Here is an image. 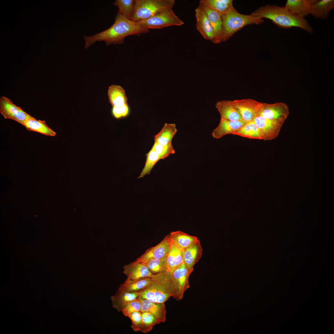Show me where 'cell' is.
I'll return each mask as SVG.
<instances>
[{
    "label": "cell",
    "mask_w": 334,
    "mask_h": 334,
    "mask_svg": "<svg viewBox=\"0 0 334 334\" xmlns=\"http://www.w3.org/2000/svg\"><path fill=\"white\" fill-rule=\"evenodd\" d=\"M139 299L141 301V307L140 311L141 312H147L149 313L156 319L159 323H164L165 321L166 310L164 303H155L146 299Z\"/></svg>",
    "instance_id": "cell-18"
},
{
    "label": "cell",
    "mask_w": 334,
    "mask_h": 334,
    "mask_svg": "<svg viewBox=\"0 0 334 334\" xmlns=\"http://www.w3.org/2000/svg\"><path fill=\"white\" fill-rule=\"evenodd\" d=\"M166 260L168 271L171 272L183 263L182 251L171 244Z\"/></svg>",
    "instance_id": "cell-28"
},
{
    "label": "cell",
    "mask_w": 334,
    "mask_h": 334,
    "mask_svg": "<svg viewBox=\"0 0 334 334\" xmlns=\"http://www.w3.org/2000/svg\"><path fill=\"white\" fill-rule=\"evenodd\" d=\"M159 323L156 319L149 313H142L140 332L144 333H148L152 330L154 326Z\"/></svg>",
    "instance_id": "cell-34"
},
{
    "label": "cell",
    "mask_w": 334,
    "mask_h": 334,
    "mask_svg": "<svg viewBox=\"0 0 334 334\" xmlns=\"http://www.w3.org/2000/svg\"><path fill=\"white\" fill-rule=\"evenodd\" d=\"M123 273L127 279L136 280L146 277H152L153 275L143 263L133 262L123 267Z\"/></svg>",
    "instance_id": "cell-17"
},
{
    "label": "cell",
    "mask_w": 334,
    "mask_h": 334,
    "mask_svg": "<svg viewBox=\"0 0 334 334\" xmlns=\"http://www.w3.org/2000/svg\"><path fill=\"white\" fill-rule=\"evenodd\" d=\"M197 30L205 39L212 41L213 31L206 13L203 6L199 4L195 10Z\"/></svg>",
    "instance_id": "cell-13"
},
{
    "label": "cell",
    "mask_w": 334,
    "mask_h": 334,
    "mask_svg": "<svg viewBox=\"0 0 334 334\" xmlns=\"http://www.w3.org/2000/svg\"><path fill=\"white\" fill-rule=\"evenodd\" d=\"M152 147L158 153L160 159H164L169 155L175 153L172 143L162 145L155 142Z\"/></svg>",
    "instance_id": "cell-35"
},
{
    "label": "cell",
    "mask_w": 334,
    "mask_h": 334,
    "mask_svg": "<svg viewBox=\"0 0 334 334\" xmlns=\"http://www.w3.org/2000/svg\"><path fill=\"white\" fill-rule=\"evenodd\" d=\"M151 281V277H143L133 280L126 279L119 287L130 291L138 292L146 287Z\"/></svg>",
    "instance_id": "cell-30"
},
{
    "label": "cell",
    "mask_w": 334,
    "mask_h": 334,
    "mask_svg": "<svg viewBox=\"0 0 334 334\" xmlns=\"http://www.w3.org/2000/svg\"><path fill=\"white\" fill-rule=\"evenodd\" d=\"M169 235L171 244L182 251L198 240L196 237L181 231L172 232Z\"/></svg>",
    "instance_id": "cell-23"
},
{
    "label": "cell",
    "mask_w": 334,
    "mask_h": 334,
    "mask_svg": "<svg viewBox=\"0 0 334 334\" xmlns=\"http://www.w3.org/2000/svg\"><path fill=\"white\" fill-rule=\"evenodd\" d=\"M289 114L287 105L285 103H262L258 115L283 124Z\"/></svg>",
    "instance_id": "cell-8"
},
{
    "label": "cell",
    "mask_w": 334,
    "mask_h": 334,
    "mask_svg": "<svg viewBox=\"0 0 334 334\" xmlns=\"http://www.w3.org/2000/svg\"><path fill=\"white\" fill-rule=\"evenodd\" d=\"M183 263L186 268L192 272L194 266L200 259L203 249L198 239L182 251Z\"/></svg>",
    "instance_id": "cell-15"
},
{
    "label": "cell",
    "mask_w": 334,
    "mask_h": 334,
    "mask_svg": "<svg viewBox=\"0 0 334 334\" xmlns=\"http://www.w3.org/2000/svg\"><path fill=\"white\" fill-rule=\"evenodd\" d=\"M135 3L134 0H116L113 4L118 8V11L122 14L131 20L134 12Z\"/></svg>",
    "instance_id": "cell-31"
},
{
    "label": "cell",
    "mask_w": 334,
    "mask_h": 334,
    "mask_svg": "<svg viewBox=\"0 0 334 334\" xmlns=\"http://www.w3.org/2000/svg\"><path fill=\"white\" fill-rule=\"evenodd\" d=\"M125 316L129 318L132 322L131 327L135 332L140 331L142 321V313L140 311L129 313Z\"/></svg>",
    "instance_id": "cell-36"
},
{
    "label": "cell",
    "mask_w": 334,
    "mask_h": 334,
    "mask_svg": "<svg viewBox=\"0 0 334 334\" xmlns=\"http://www.w3.org/2000/svg\"><path fill=\"white\" fill-rule=\"evenodd\" d=\"M29 131L37 132L49 136H55L56 132L50 128L44 120H37L33 117L28 119L24 126Z\"/></svg>",
    "instance_id": "cell-26"
},
{
    "label": "cell",
    "mask_w": 334,
    "mask_h": 334,
    "mask_svg": "<svg viewBox=\"0 0 334 334\" xmlns=\"http://www.w3.org/2000/svg\"><path fill=\"white\" fill-rule=\"evenodd\" d=\"M174 0H135L131 20L138 22L149 18L158 12L173 8Z\"/></svg>",
    "instance_id": "cell-5"
},
{
    "label": "cell",
    "mask_w": 334,
    "mask_h": 334,
    "mask_svg": "<svg viewBox=\"0 0 334 334\" xmlns=\"http://www.w3.org/2000/svg\"><path fill=\"white\" fill-rule=\"evenodd\" d=\"M233 1L232 0H201L199 4L216 11L222 16L234 8Z\"/></svg>",
    "instance_id": "cell-25"
},
{
    "label": "cell",
    "mask_w": 334,
    "mask_h": 334,
    "mask_svg": "<svg viewBox=\"0 0 334 334\" xmlns=\"http://www.w3.org/2000/svg\"><path fill=\"white\" fill-rule=\"evenodd\" d=\"M146 156L145 165L138 178H142L145 175L149 174L154 165L160 160L158 154L152 147Z\"/></svg>",
    "instance_id": "cell-33"
},
{
    "label": "cell",
    "mask_w": 334,
    "mask_h": 334,
    "mask_svg": "<svg viewBox=\"0 0 334 334\" xmlns=\"http://www.w3.org/2000/svg\"><path fill=\"white\" fill-rule=\"evenodd\" d=\"M246 123L243 120L232 121L221 118L219 124L212 132V136L219 139L227 135H233Z\"/></svg>",
    "instance_id": "cell-14"
},
{
    "label": "cell",
    "mask_w": 334,
    "mask_h": 334,
    "mask_svg": "<svg viewBox=\"0 0 334 334\" xmlns=\"http://www.w3.org/2000/svg\"><path fill=\"white\" fill-rule=\"evenodd\" d=\"M201 5L206 11L213 31L214 38L212 42L214 44L219 43L222 41L223 32L221 16L216 11Z\"/></svg>",
    "instance_id": "cell-19"
},
{
    "label": "cell",
    "mask_w": 334,
    "mask_h": 334,
    "mask_svg": "<svg viewBox=\"0 0 334 334\" xmlns=\"http://www.w3.org/2000/svg\"><path fill=\"white\" fill-rule=\"evenodd\" d=\"M148 32V29L128 19L118 11L114 23L110 28L93 35L84 36V47L88 49L95 42L101 41L105 42L107 45H120L127 36H139Z\"/></svg>",
    "instance_id": "cell-1"
},
{
    "label": "cell",
    "mask_w": 334,
    "mask_h": 334,
    "mask_svg": "<svg viewBox=\"0 0 334 334\" xmlns=\"http://www.w3.org/2000/svg\"><path fill=\"white\" fill-rule=\"evenodd\" d=\"M251 16L268 19L280 28L289 29L293 27L300 28L311 34L313 30L305 18L297 16L290 13L284 6L268 4L253 12Z\"/></svg>",
    "instance_id": "cell-2"
},
{
    "label": "cell",
    "mask_w": 334,
    "mask_h": 334,
    "mask_svg": "<svg viewBox=\"0 0 334 334\" xmlns=\"http://www.w3.org/2000/svg\"><path fill=\"white\" fill-rule=\"evenodd\" d=\"M215 107L220 114L221 118L232 121L243 120L232 101H219Z\"/></svg>",
    "instance_id": "cell-21"
},
{
    "label": "cell",
    "mask_w": 334,
    "mask_h": 334,
    "mask_svg": "<svg viewBox=\"0 0 334 334\" xmlns=\"http://www.w3.org/2000/svg\"><path fill=\"white\" fill-rule=\"evenodd\" d=\"M139 296L138 292L130 291L119 287L115 294L111 297L113 307L121 311L128 304Z\"/></svg>",
    "instance_id": "cell-16"
},
{
    "label": "cell",
    "mask_w": 334,
    "mask_h": 334,
    "mask_svg": "<svg viewBox=\"0 0 334 334\" xmlns=\"http://www.w3.org/2000/svg\"><path fill=\"white\" fill-rule=\"evenodd\" d=\"M177 131L175 123H165L161 131L155 135V142L162 145L171 143Z\"/></svg>",
    "instance_id": "cell-27"
},
{
    "label": "cell",
    "mask_w": 334,
    "mask_h": 334,
    "mask_svg": "<svg viewBox=\"0 0 334 334\" xmlns=\"http://www.w3.org/2000/svg\"><path fill=\"white\" fill-rule=\"evenodd\" d=\"M143 263L152 274L168 271L166 257L151 259Z\"/></svg>",
    "instance_id": "cell-32"
},
{
    "label": "cell",
    "mask_w": 334,
    "mask_h": 334,
    "mask_svg": "<svg viewBox=\"0 0 334 334\" xmlns=\"http://www.w3.org/2000/svg\"><path fill=\"white\" fill-rule=\"evenodd\" d=\"M0 113L5 119L13 120L24 126L27 120L33 117L3 96L0 98Z\"/></svg>",
    "instance_id": "cell-7"
},
{
    "label": "cell",
    "mask_w": 334,
    "mask_h": 334,
    "mask_svg": "<svg viewBox=\"0 0 334 334\" xmlns=\"http://www.w3.org/2000/svg\"><path fill=\"white\" fill-rule=\"evenodd\" d=\"M107 94L109 102L113 107L127 104L125 91L119 85L113 84L109 86Z\"/></svg>",
    "instance_id": "cell-24"
},
{
    "label": "cell",
    "mask_w": 334,
    "mask_h": 334,
    "mask_svg": "<svg viewBox=\"0 0 334 334\" xmlns=\"http://www.w3.org/2000/svg\"><path fill=\"white\" fill-rule=\"evenodd\" d=\"M191 273L184 263L170 272L172 279L177 290L179 300L182 299L185 292L190 287L189 279Z\"/></svg>",
    "instance_id": "cell-12"
},
{
    "label": "cell",
    "mask_w": 334,
    "mask_h": 334,
    "mask_svg": "<svg viewBox=\"0 0 334 334\" xmlns=\"http://www.w3.org/2000/svg\"><path fill=\"white\" fill-rule=\"evenodd\" d=\"M138 293V298L155 303H164L171 297L179 300L176 286L169 271L153 274L149 284Z\"/></svg>",
    "instance_id": "cell-3"
},
{
    "label": "cell",
    "mask_w": 334,
    "mask_h": 334,
    "mask_svg": "<svg viewBox=\"0 0 334 334\" xmlns=\"http://www.w3.org/2000/svg\"><path fill=\"white\" fill-rule=\"evenodd\" d=\"M171 246L169 235L168 234L158 244L148 249L135 261L145 263L151 259L166 257Z\"/></svg>",
    "instance_id": "cell-11"
},
{
    "label": "cell",
    "mask_w": 334,
    "mask_h": 334,
    "mask_svg": "<svg viewBox=\"0 0 334 334\" xmlns=\"http://www.w3.org/2000/svg\"><path fill=\"white\" fill-rule=\"evenodd\" d=\"M137 23L149 29H161L170 26H181L183 21L175 14L173 8L166 9L157 12L146 19Z\"/></svg>",
    "instance_id": "cell-6"
},
{
    "label": "cell",
    "mask_w": 334,
    "mask_h": 334,
    "mask_svg": "<svg viewBox=\"0 0 334 334\" xmlns=\"http://www.w3.org/2000/svg\"><path fill=\"white\" fill-rule=\"evenodd\" d=\"M130 112L128 104H124L119 107H113L111 110L113 117L116 119H119L127 116Z\"/></svg>",
    "instance_id": "cell-38"
},
{
    "label": "cell",
    "mask_w": 334,
    "mask_h": 334,
    "mask_svg": "<svg viewBox=\"0 0 334 334\" xmlns=\"http://www.w3.org/2000/svg\"><path fill=\"white\" fill-rule=\"evenodd\" d=\"M317 0H287L285 6L292 14L305 18L309 14L311 5Z\"/></svg>",
    "instance_id": "cell-20"
},
{
    "label": "cell",
    "mask_w": 334,
    "mask_h": 334,
    "mask_svg": "<svg viewBox=\"0 0 334 334\" xmlns=\"http://www.w3.org/2000/svg\"><path fill=\"white\" fill-rule=\"evenodd\" d=\"M233 135L250 139L262 140L259 129L253 121L247 122Z\"/></svg>",
    "instance_id": "cell-29"
},
{
    "label": "cell",
    "mask_w": 334,
    "mask_h": 334,
    "mask_svg": "<svg viewBox=\"0 0 334 334\" xmlns=\"http://www.w3.org/2000/svg\"><path fill=\"white\" fill-rule=\"evenodd\" d=\"M222 22V41H225L237 31L248 25L263 23V20L250 15L240 14L234 8L229 12L221 16Z\"/></svg>",
    "instance_id": "cell-4"
},
{
    "label": "cell",
    "mask_w": 334,
    "mask_h": 334,
    "mask_svg": "<svg viewBox=\"0 0 334 334\" xmlns=\"http://www.w3.org/2000/svg\"><path fill=\"white\" fill-rule=\"evenodd\" d=\"M141 307V301L139 298L135 299L130 302L122 312L125 316L127 314L140 311Z\"/></svg>",
    "instance_id": "cell-37"
},
{
    "label": "cell",
    "mask_w": 334,
    "mask_h": 334,
    "mask_svg": "<svg viewBox=\"0 0 334 334\" xmlns=\"http://www.w3.org/2000/svg\"><path fill=\"white\" fill-rule=\"evenodd\" d=\"M334 9V0H317L311 5L309 14L316 19H325L328 18L329 12Z\"/></svg>",
    "instance_id": "cell-22"
},
{
    "label": "cell",
    "mask_w": 334,
    "mask_h": 334,
    "mask_svg": "<svg viewBox=\"0 0 334 334\" xmlns=\"http://www.w3.org/2000/svg\"><path fill=\"white\" fill-rule=\"evenodd\" d=\"M243 121L248 122L258 115L262 103L251 99L232 101Z\"/></svg>",
    "instance_id": "cell-10"
},
{
    "label": "cell",
    "mask_w": 334,
    "mask_h": 334,
    "mask_svg": "<svg viewBox=\"0 0 334 334\" xmlns=\"http://www.w3.org/2000/svg\"><path fill=\"white\" fill-rule=\"evenodd\" d=\"M253 121L259 129L262 140L266 141L276 138L283 125L259 115Z\"/></svg>",
    "instance_id": "cell-9"
}]
</instances>
